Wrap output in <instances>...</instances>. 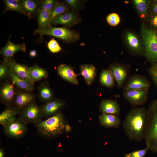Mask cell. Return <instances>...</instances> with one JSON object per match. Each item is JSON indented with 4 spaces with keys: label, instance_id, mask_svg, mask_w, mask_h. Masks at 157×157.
<instances>
[{
    "label": "cell",
    "instance_id": "cell-6",
    "mask_svg": "<svg viewBox=\"0 0 157 157\" xmlns=\"http://www.w3.org/2000/svg\"><path fill=\"white\" fill-rule=\"evenodd\" d=\"M20 119L25 124H36L41 121L42 116L41 108L34 101L19 111Z\"/></svg>",
    "mask_w": 157,
    "mask_h": 157
},
{
    "label": "cell",
    "instance_id": "cell-38",
    "mask_svg": "<svg viewBox=\"0 0 157 157\" xmlns=\"http://www.w3.org/2000/svg\"><path fill=\"white\" fill-rule=\"evenodd\" d=\"M148 16L150 28L157 31V14L150 13Z\"/></svg>",
    "mask_w": 157,
    "mask_h": 157
},
{
    "label": "cell",
    "instance_id": "cell-3",
    "mask_svg": "<svg viewBox=\"0 0 157 157\" xmlns=\"http://www.w3.org/2000/svg\"><path fill=\"white\" fill-rule=\"evenodd\" d=\"M35 124L39 133L47 137H52L61 133L65 127L63 117L59 113L54 114L46 120L40 121Z\"/></svg>",
    "mask_w": 157,
    "mask_h": 157
},
{
    "label": "cell",
    "instance_id": "cell-4",
    "mask_svg": "<svg viewBox=\"0 0 157 157\" xmlns=\"http://www.w3.org/2000/svg\"><path fill=\"white\" fill-rule=\"evenodd\" d=\"M140 33L144 47L143 55L152 64L157 63V31L142 24Z\"/></svg>",
    "mask_w": 157,
    "mask_h": 157
},
{
    "label": "cell",
    "instance_id": "cell-39",
    "mask_svg": "<svg viewBox=\"0 0 157 157\" xmlns=\"http://www.w3.org/2000/svg\"><path fill=\"white\" fill-rule=\"evenodd\" d=\"M149 9L151 13L157 14V0L150 1Z\"/></svg>",
    "mask_w": 157,
    "mask_h": 157
},
{
    "label": "cell",
    "instance_id": "cell-32",
    "mask_svg": "<svg viewBox=\"0 0 157 157\" xmlns=\"http://www.w3.org/2000/svg\"><path fill=\"white\" fill-rule=\"evenodd\" d=\"M58 3L57 1L56 0H42L40 3L39 9L51 11Z\"/></svg>",
    "mask_w": 157,
    "mask_h": 157
},
{
    "label": "cell",
    "instance_id": "cell-28",
    "mask_svg": "<svg viewBox=\"0 0 157 157\" xmlns=\"http://www.w3.org/2000/svg\"><path fill=\"white\" fill-rule=\"evenodd\" d=\"M133 2L141 17L144 19L147 18L148 16L150 1L146 0H134Z\"/></svg>",
    "mask_w": 157,
    "mask_h": 157
},
{
    "label": "cell",
    "instance_id": "cell-12",
    "mask_svg": "<svg viewBox=\"0 0 157 157\" xmlns=\"http://www.w3.org/2000/svg\"><path fill=\"white\" fill-rule=\"evenodd\" d=\"M9 77L12 84L15 85L20 90L30 92L34 89V82L29 80L19 77L11 70L9 73Z\"/></svg>",
    "mask_w": 157,
    "mask_h": 157
},
{
    "label": "cell",
    "instance_id": "cell-41",
    "mask_svg": "<svg viewBox=\"0 0 157 157\" xmlns=\"http://www.w3.org/2000/svg\"><path fill=\"white\" fill-rule=\"evenodd\" d=\"M36 51L34 50L31 51L29 53V55L31 57H34L36 55Z\"/></svg>",
    "mask_w": 157,
    "mask_h": 157
},
{
    "label": "cell",
    "instance_id": "cell-25",
    "mask_svg": "<svg viewBox=\"0 0 157 157\" xmlns=\"http://www.w3.org/2000/svg\"><path fill=\"white\" fill-rule=\"evenodd\" d=\"M38 97L41 101L45 103L53 99L52 92L47 81H44L39 86Z\"/></svg>",
    "mask_w": 157,
    "mask_h": 157
},
{
    "label": "cell",
    "instance_id": "cell-15",
    "mask_svg": "<svg viewBox=\"0 0 157 157\" xmlns=\"http://www.w3.org/2000/svg\"><path fill=\"white\" fill-rule=\"evenodd\" d=\"M3 60L7 62L11 71L14 73L22 78L31 81L28 72L29 67L27 65L17 63L13 58Z\"/></svg>",
    "mask_w": 157,
    "mask_h": 157
},
{
    "label": "cell",
    "instance_id": "cell-43",
    "mask_svg": "<svg viewBox=\"0 0 157 157\" xmlns=\"http://www.w3.org/2000/svg\"></svg>",
    "mask_w": 157,
    "mask_h": 157
},
{
    "label": "cell",
    "instance_id": "cell-22",
    "mask_svg": "<svg viewBox=\"0 0 157 157\" xmlns=\"http://www.w3.org/2000/svg\"><path fill=\"white\" fill-rule=\"evenodd\" d=\"M100 108L103 113L118 116L120 108L117 102L112 100H105L100 104Z\"/></svg>",
    "mask_w": 157,
    "mask_h": 157
},
{
    "label": "cell",
    "instance_id": "cell-8",
    "mask_svg": "<svg viewBox=\"0 0 157 157\" xmlns=\"http://www.w3.org/2000/svg\"><path fill=\"white\" fill-rule=\"evenodd\" d=\"M25 124L21 120L15 119L3 127L4 133L10 137L16 139L20 138L26 132L27 128Z\"/></svg>",
    "mask_w": 157,
    "mask_h": 157
},
{
    "label": "cell",
    "instance_id": "cell-23",
    "mask_svg": "<svg viewBox=\"0 0 157 157\" xmlns=\"http://www.w3.org/2000/svg\"><path fill=\"white\" fill-rule=\"evenodd\" d=\"M28 72L31 80L33 82L46 78L48 76V72L37 64L29 67Z\"/></svg>",
    "mask_w": 157,
    "mask_h": 157
},
{
    "label": "cell",
    "instance_id": "cell-40",
    "mask_svg": "<svg viewBox=\"0 0 157 157\" xmlns=\"http://www.w3.org/2000/svg\"><path fill=\"white\" fill-rule=\"evenodd\" d=\"M65 1L72 7L76 8L77 7L78 1L76 0H66Z\"/></svg>",
    "mask_w": 157,
    "mask_h": 157
},
{
    "label": "cell",
    "instance_id": "cell-35",
    "mask_svg": "<svg viewBox=\"0 0 157 157\" xmlns=\"http://www.w3.org/2000/svg\"><path fill=\"white\" fill-rule=\"evenodd\" d=\"M106 19L108 23L112 26H117L119 23L120 21L119 15L115 13L109 14L107 16Z\"/></svg>",
    "mask_w": 157,
    "mask_h": 157
},
{
    "label": "cell",
    "instance_id": "cell-30",
    "mask_svg": "<svg viewBox=\"0 0 157 157\" xmlns=\"http://www.w3.org/2000/svg\"><path fill=\"white\" fill-rule=\"evenodd\" d=\"M100 81L103 85L108 88H112L114 85V79L109 69L104 70L101 72Z\"/></svg>",
    "mask_w": 157,
    "mask_h": 157
},
{
    "label": "cell",
    "instance_id": "cell-42",
    "mask_svg": "<svg viewBox=\"0 0 157 157\" xmlns=\"http://www.w3.org/2000/svg\"><path fill=\"white\" fill-rule=\"evenodd\" d=\"M5 156V152L4 149L0 148V157H4Z\"/></svg>",
    "mask_w": 157,
    "mask_h": 157
},
{
    "label": "cell",
    "instance_id": "cell-36",
    "mask_svg": "<svg viewBox=\"0 0 157 157\" xmlns=\"http://www.w3.org/2000/svg\"><path fill=\"white\" fill-rule=\"evenodd\" d=\"M47 46L50 51L53 53L58 52L61 50L60 45L54 38L51 39L48 42Z\"/></svg>",
    "mask_w": 157,
    "mask_h": 157
},
{
    "label": "cell",
    "instance_id": "cell-24",
    "mask_svg": "<svg viewBox=\"0 0 157 157\" xmlns=\"http://www.w3.org/2000/svg\"><path fill=\"white\" fill-rule=\"evenodd\" d=\"M20 3L24 11L29 19L35 15L39 9L40 4L38 1L32 0L20 1Z\"/></svg>",
    "mask_w": 157,
    "mask_h": 157
},
{
    "label": "cell",
    "instance_id": "cell-21",
    "mask_svg": "<svg viewBox=\"0 0 157 157\" xmlns=\"http://www.w3.org/2000/svg\"><path fill=\"white\" fill-rule=\"evenodd\" d=\"M116 115L103 113L99 117V122L103 126L107 128H118L121 124V121Z\"/></svg>",
    "mask_w": 157,
    "mask_h": 157
},
{
    "label": "cell",
    "instance_id": "cell-26",
    "mask_svg": "<svg viewBox=\"0 0 157 157\" xmlns=\"http://www.w3.org/2000/svg\"><path fill=\"white\" fill-rule=\"evenodd\" d=\"M51 11L39 9L37 12V20L39 29H44L51 27Z\"/></svg>",
    "mask_w": 157,
    "mask_h": 157
},
{
    "label": "cell",
    "instance_id": "cell-19",
    "mask_svg": "<svg viewBox=\"0 0 157 157\" xmlns=\"http://www.w3.org/2000/svg\"><path fill=\"white\" fill-rule=\"evenodd\" d=\"M125 42L129 48L133 52L143 54V49L137 37L133 33L128 31L125 35Z\"/></svg>",
    "mask_w": 157,
    "mask_h": 157
},
{
    "label": "cell",
    "instance_id": "cell-16",
    "mask_svg": "<svg viewBox=\"0 0 157 157\" xmlns=\"http://www.w3.org/2000/svg\"><path fill=\"white\" fill-rule=\"evenodd\" d=\"M57 73L61 77L66 81L75 85L78 84L76 75L70 66L66 64H61L58 68Z\"/></svg>",
    "mask_w": 157,
    "mask_h": 157
},
{
    "label": "cell",
    "instance_id": "cell-11",
    "mask_svg": "<svg viewBox=\"0 0 157 157\" xmlns=\"http://www.w3.org/2000/svg\"><path fill=\"white\" fill-rule=\"evenodd\" d=\"M118 87H121L124 83L128 73L127 68L123 65H111L109 69Z\"/></svg>",
    "mask_w": 157,
    "mask_h": 157
},
{
    "label": "cell",
    "instance_id": "cell-14",
    "mask_svg": "<svg viewBox=\"0 0 157 157\" xmlns=\"http://www.w3.org/2000/svg\"><path fill=\"white\" fill-rule=\"evenodd\" d=\"M64 105V102L62 101L53 99L45 103L41 107L42 116H48L56 113Z\"/></svg>",
    "mask_w": 157,
    "mask_h": 157
},
{
    "label": "cell",
    "instance_id": "cell-31",
    "mask_svg": "<svg viewBox=\"0 0 157 157\" xmlns=\"http://www.w3.org/2000/svg\"><path fill=\"white\" fill-rule=\"evenodd\" d=\"M68 11V9L65 5L62 3H58L51 12V22L58 16Z\"/></svg>",
    "mask_w": 157,
    "mask_h": 157
},
{
    "label": "cell",
    "instance_id": "cell-33",
    "mask_svg": "<svg viewBox=\"0 0 157 157\" xmlns=\"http://www.w3.org/2000/svg\"><path fill=\"white\" fill-rule=\"evenodd\" d=\"M11 71L10 67L4 60L0 65V79H3L9 77V73Z\"/></svg>",
    "mask_w": 157,
    "mask_h": 157
},
{
    "label": "cell",
    "instance_id": "cell-1",
    "mask_svg": "<svg viewBox=\"0 0 157 157\" xmlns=\"http://www.w3.org/2000/svg\"><path fill=\"white\" fill-rule=\"evenodd\" d=\"M147 115V110L143 107L132 108L127 113L123 123V127L130 140L140 141L144 139Z\"/></svg>",
    "mask_w": 157,
    "mask_h": 157
},
{
    "label": "cell",
    "instance_id": "cell-17",
    "mask_svg": "<svg viewBox=\"0 0 157 157\" xmlns=\"http://www.w3.org/2000/svg\"><path fill=\"white\" fill-rule=\"evenodd\" d=\"M16 92L13 84L8 82L5 83L1 89L0 97L1 101L9 105V104L13 102Z\"/></svg>",
    "mask_w": 157,
    "mask_h": 157
},
{
    "label": "cell",
    "instance_id": "cell-27",
    "mask_svg": "<svg viewBox=\"0 0 157 157\" xmlns=\"http://www.w3.org/2000/svg\"><path fill=\"white\" fill-rule=\"evenodd\" d=\"M81 74L84 77L86 83L90 85L94 81L96 74V69L92 65L85 64L81 66Z\"/></svg>",
    "mask_w": 157,
    "mask_h": 157
},
{
    "label": "cell",
    "instance_id": "cell-10",
    "mask_svg": "<svg viewBox=\"0 0 157 157\" xmlns=\"http://www.w3.org/2000/svg\"><path fill=\"white\" fill-rule=\"evenodd\" d=\"M150 83L149 81L144 77L136 75L130 78L123 87L127 91L132 90L149 88Z\"/></svg>",
    "mask_w": 157,
    "mask_h": 157
},
{
    "label": "cell",
    "instance_id": "cell-37",
    "mask_svg": "<svg viewBox=\"0 0 157 157\" xmlns=\"http://www.w3.org/2000/svg\"><path fill=\"white\" fill-rule=\"evenodd\" d=\"M149 73L157 87V63L152 64L149 70Z\"/></svg>",
    "mask_w": 157,
    "mask_h": 157
},
{
    "label": "cell",
    "instance_id": "cell-5",
    "mask_svg": "<svg viewBox=\"0 0 157 157\" xmlns=\"http://www.w3.org/2000/svg\"><path fill=\"white\" fill-rule=\"evenodd\" d=\"M34 34H39L41 36L44 35H51L68 42L75 41L79 38L77 33L63 27L51 26L44 29L38 28L35 30Z\"/></svg>",
    "mask_w": 157,
    "mask_h": 157
},
{
    "label": "cell",
    "instance_id": "cell-20",
    "mask_svg": "<svg viewBox=\"0 0 157 157\" xmlns=\"http://www.w3.org/2000/svg\"><path fill=\"white\" fill-rule=\"evenodd\" d=\"M19 111L14 107L7 105L0 114V123L3 127L16 119V116Z\"/></svg>",
    "mask_w": 157,
    "mask_h": 157
},
{
    "label": "cell",
    "instance_id": "cell-7",
    "mask_svg": "<svg viewBox=\"0 0 157 157\" xmlns=\"http://www.w3.org/2000/svg\"><path fill=\"white\" fill-rule=\"evenodd\" d=\"M149 88L132 90L125 91L124 99L133 107L144 104L147 101Z\"/></svg>",
    "mask_w": 157,
    "mask_h": 157
},
{
    "label": "cell",
    "instance_id": "cell-29",
    "mask_svg": "<svg viewBox=\"0 0 157 157\" xmlns=\"http://www.w3.org/2000/svg\"><path fill=\"white\" fill-rule=\"evenodd\" d=\"M5 4V13L8 10H12L19 12L28 18V16L24 11L18 0H5L4 1Z\"/></svg>",
    "mask_w": 157,
    "mask_h": 157
},
{
    "label": "cell",
    "instance_id": "cell-34",
    "mask_svg": "<svg viewBox=\"0 0 157 157\" xmlns=\"http://www.w3.org/2000/svg\"><path fill=\"white\" fill-rule=\"evenodd\" d=\"M149 149L146 147L144 149L135 151L125 154L124 157H144L147 153Z\"/></svg>",
    "mask_w": 157,
    "mask_h": 157
},
{
    "label": "cell",
    "instance_id": "cell-18",
    "mask_svg": "<svg viewBox=\"0 0 157 157\" xmlns=\"http://www.w3.org/2000/svg\"><path fill=\"white\" fill-rule=\"evenodd\" d=\"M77 17L74 12H69L62 14L56 18L51 22L53 25L62 24L71 26L77 22Z\"/></svg>",
    "mask_w": 157,
    "mask_h": 157
},
{
    "label": "cell",
    "instance_id": "cell-2",
    "mask_svg": "<svg viewBox=\"0 0 157 157\" xmlns=\"http://www.w3.org/2000/svg\"><path fill=\"white\" fill-rule=\"evenodd\" d=\"M147 110V124L144 139L146 147L157 154V99L151 102Z\"/></svg>",
    "mask_w": 157,
    "mask_h": 157
},
{
    "label": "cell",
    "instance_id": "cell-9",
    "mask_svg": "<svg viewBox=\"0 0 157 157\" xmlns=\"http://www.w3.org/2000/svg\"><path fill=\"white\" fill-rule=\"evenodd\" d=\"M35 96L30 92L21 90L17 92L13 103L15 108L19 111L31 103L34 102Z\"/></svg>",
    "mask_w": 157,
    "mask_h": 157
},
{
    "label": "cell",
    "instance_id": "cell-13",
    "mask_svg": "<svg viewBox=\"0 0 157 157\" xmlns=\"http://www.w3.org/2000/svg\"><path fill=\"white\" fill-rule=\"evenodd\" d=\"M26 47L24 43L15 44L9 41L1 50L0 54L4 58L3 60H7L12 58L16 52L19 51H26Z\"/></svg>",
    "mask_w": 157,
    "mask_h": 157
}]
</instances>
